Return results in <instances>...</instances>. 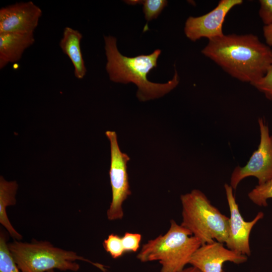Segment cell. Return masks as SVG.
Returning <instances> with one entry per match:
<instances>
[{
	"label": "cell",
	"instance_id": "cell-1",
	"mask_svg": "<svg viewBox=\"0 0 272 272\" xmlns=\"http://www.w3.org/2000/svg\"><path fill=\"white\" fill-rule=\"evenodd\" d=\"M201 53L233 77L251 84L265 75L272 61V49L251 34L209 40Z\"/></svg>",
	"mask_w": 272,
	"mask_h": 272
},
{
	"label": "cell",
	"instance_id": "cell-2",
	"mask_svg": "<svg viewBox=\"0 0 272 272\" xmlns=\"http://www.w3.org/2000/svg\"><path fill=\"white\" fill-rule=\"evenodd\" d=\"M104 39L107 59L106 70L110 80L115 83L135 84L138 88L137 96L139 100L146 101L161 97L178 84L176 70L172 80L166 83H153L148 79L149 73L157 66L160 49H156L149 55L127 57L118 50L116 38L104 36Z\"/></svg>",
	"mask_w": 272,
	"mask_h": 272
},
{
	"label": "cell",
	"instance_id": "cell-3",
	"mask_svg": "<svg viewBox=\"0 0 272 272\" xmlns=\"http://www.w3.org/2000/svg\"><path fill=\"white\" fill-rule=\"evenodd\" d=\"M201 245L188 229L171 220L167 232L148 241L137 258L142 262L158 261L161 265L160 272H179L189 264Z\"/></svg>",
	"mask_w": 272,
	"mask_h": 272
},
{
	"label": "cell",
	"instance_id": "cell-4",
	"mask_svg": "<svg viewBox=\"0 0 272 272\" xmlns=\"http://www.w3.org/2000/svg\"><path fill=\"white\" fill-rule=\"evenodd\" d=\"M182 221L181 225L198 238L201 244L217 241L226 243L229 218L214 206L198 189L180 196Z\"/></svg>",
	"mask_w": 272,
	"mask_h": 272
},
{
	"label": "cell",
	"instance_id": "cell-5",
	"mask_svg": "<svg viewBox=\"0 0 272 272\" xmlns=\"http://www.w3.org/2000/svg\"><path fill=\"white\" fill-rule=\"evenodd\" d=\"M8 247L21 272H47L55 269L77 271L80 269L77 260L101 267L74 251L55 247L46 241L33 240L28 243L14 240L8 243Z\"/></svg>",
	"mask_w": 272,
	"mask_h": 272
},
{
	"label": "cell",
	"instance_id": "cell-6",
	"mask_svg": "<svg viewBox=\"0 0 272 272\" xmlns=\"http://www.w3.org/2000/svg\"><path fill=\"white\" fill-rule=\"evenodd\" d=\"M105 134L110 145L111 159L109 173L112 193L111 201L107 211V217L110 221H114L123 217L122 205L131 194L127 167L130 158L121 151L116 132L107 130Z\"/></svg>",
	"mask_w": 272,
	"mask_h": 272
},
{
	"label": "cell",
	"instance_id": "cell-7",
	"mask_svg": "<svg viewBox=\"0 0 272 272\" xmlns=\"http://www.w3.org/2000/svg\"><path fill=\"white\" fill-rule=\"evenodd\" d=\"M258 122L260 130L259 146L245 166H237L234 169L230 184L233 190H236L239 183L247 177H256L258 185L272 178V135L262 118H258Z\"/></svg>",
	"mask_w": 272,
	"mask_h": 272
},
{
	"label": "cell",
	"instance_id": "cell-8",
	"mask_svg": "<svg viewBox=\"0 0 272 272\" xmlns=\"http://www.w3.org/2000/svg\"><path fill=\"white\" fill-rule=\"evenodd\" d=\"M242 0H221L215 9L199 17H189L184 26L186 36L192 41L206 37L211 40L224 35L223 24L231 9Z\"/></svg>",
	"mask_w": 272,
	"mask_h": 272
},
{
	"label": "cell",
	"instance_id": "cell-9",
	"mask_svg": "<svg viewBox=\"0 0 272 272\" xmlns=\"http://www.w3.org/2000/svg\"><path fill=\"white\" fill-rule=\"evenodd\" d=\"M228 203L229 217V236L226 243L228 248L239 254L249 256L251 253L249 237L251 231L256 223L263 217L262 212L257 214L254 219L249 222L244 220L233 194V189L229 184L224 185Z\"/></svg>",
	"mask_w": 272,
	"mask_h": 272
},
{
	"label": "cell",
	"instance_id": "cell-10",
	"mask_svg": "<svg viewBox=\"0 0 272 272\" xmlns=\"http://www.w3.org/2000/svg\"><path fill=\"white\" fill-rule=\"evenodd\" d=\"M32 1L16 3L0 9V33H34L42 16Z\"/></svg>",
	"mask_w": 272,
	"mask_h": 272
},
{
	"label": "cell",
	"instance_id": "cell-11",
	"mask_svg": "<svg viewBox=\"0 0 272 272\" xmlns=\"http://www.w3.org/2000/svg\"><path fill=\"white\" fill-rule=\"evenodd\" d=\"M247 260L246 255L227 248L223 243L215 241L201 245L193 253L189 264L201 272H223L225 262L240 264Z\"/></svg>",
	"mask_w": 272,
	"mask_h": 272
},
{
	"label": "cell",
	"instance_id": "cell-12",
	"mask_svg": "<svg viewBox=\"0 0 272 272\" xmlns=\"http://www.w3.org/2000/svg\"><path fill=\"white\" fill-rule=\"evenodd\" d=\"M34 42V33H0V69L19 61Z\"/></svg>",
	"mask_w": 272,
	"mask_h": 272
},
{
	"label": "cell",
	"instance_id": "cell-13",
	"mask_svg": "<svg viewBox=\"0 0 272 272\" xmlns=\"http://www.w3.org/2000/svg\"><path fill=\"white\" fill-rule=\"evenodd\" d=\"M82 33L70 27L64 28L59 45L62 51L71 60L74 68V75L78 79H83L87 73L81 49Z\"/></svg>",
	"mask_w": 272,
	"mask_h": 272
},
{
	"label": "cell",
	"instance_id": "cell-14",
	"mask_svg": "<svg viewBox=\"0 0 272 272\" xmlns=\"http://www.w3.org/2000/svg\"><path fill=\"white\" fill-rule=\"evenodd\" d=\"M18 185L16 181H8L0 177V223L14 239L21 240L23 237L12 226L8 218L7 208L15 206Z\"/></svg>",
	"mask_w": 272,
	"mask_h": 272
},
{
	"label": "cell",
	"instance_id": "cell-15",
	"mask_svg": "<svg viewBox=\"0 0 272 272\" xmlns=\"http://www.w3.org/2000/svg\"><path fill=\"white\" fill-rule=\"evenodd\" d=\"M0 272H21L9 250L7 235L2 231L0 233Z\"/></svg>",
	"mask_w": 272,
	"mask_h": 272
},
{
	"label": "cell",
	"instance_id": "cell-16",
	"mask_svg": "<svg viewBox=\"0 0 272 272\" xmlns=\"http://www.w3.org/2000/svg\"><path fill=\"white\" fill-rule=\"evenodd\" d=\"M125 2L130 5L143 4V12L148 22L154 19H156L168 4V2L165 0L127 1Z\"/></svg>",
	"mask_w": 272,
	"mask_h": 272
},
{
	"label": "cell",
	"instance_id": "cell-17",
	"mask_svg": "<svg viewBox=\"0 0 272 272\" xmlns=\"http://www.w3.org/2000/svg\"><path fill=\"white\" fill-rule=\"evenodd\" d=\"M248 196L255 205L266 206L267 200L272 198V178L263 184H258L248 193Z\"/></svg>",
	"mask_w": 272,
	"mask_h": 272
},
{
	"label": "cell",
	"instance_id": "cell-18",
	"mask_svg": "<svg viewBox=\"0 0 272 272\" xmlns=\"http://www.w3.org/2000/svg\"><path fill=\"white\" fill-rule=\"evenodd\" d=\"M103 246L105 251L114 259L120 257L125 252L121 237L117 234H109L107 238L104 240Z\"/></svg>",
	"mask_w": 272,
	"mask_h": 272
},
{
	"label": "cell",
	"instance_id": "cell-19",
	"mask_svg": "<svg viewBox=\"0 0 272 272\" xmlns=\"http://www.w3.org/2000/svg\"><path fill=\"white\" fill-rule=\"evenodd\" d=\"M251 85L272 100V61L265 75Z\"/></svg>",
	"mask_w": 272,
	"mask_h": 272
},
{
	"label": "cell",
	"instance_id": "cell-20",
	"mask_svg": "<svg viewBox=\"0 0 272 272\" xmlns=\"http://www.w3.org/2000/svg\"><path fill=\"white\" fill-rule=\"evenodd\" d=\"M121 239L125 252H137L139 250L142 239L140 234L126 232Z\"/></svg>",
	"mask_w": 272,
	"mask_h": 272
},
{
	"label": "cell",
	"instance_id": "cell-21",
	"mask_svg": "<svg viewBox=\"0 0 272 272\" xmlns=\"http://www.w3.org/2000/svg\"><path fill=\"white\" fill-rule=\"evenodd\" d=\"M259 15L264 26L272 25V0H260Z\"/></svg>",
	"mask_w": 272,
	"mask_h": 272
},
{
	"label": "cell",
	"instance_id": "cell-22",
	"mask_svg": "<svg viewBox=\"0 0 272 272\" xmlns=\"http://www.w3.org/2000/svg\"><path fill=\"white\" fill-rule=\"evenodd\" d=\"M263 32L266 43L268 46H272V25L264 26Z\"/></svg>",
	"mask_w": 272,
	"mask_h": 272
},
{
	"label": "cell",
	"instance_id": "cell-23",
	"mask_svg": "<svg viewBox=\"0 0 272 272\" xmlns=\"http://www.w3.org/2000/svg\"><path fill=\"white\" fill-rule=\"evenodd\" d=\"M179 272H201L199 269L192 266H189L187 267H185L182 270Z\"/></svg>",
	"mask_w": 272,
	"mask_h": 272
},
{
	"label": "cell",
	"instance_id": "cell-24",
	"mask_svg": "<svg viewBox=\"0 0 272 272\" xmlns=\"http://www.w3.org/2000/svg\"><path fill=\"white\" fill-rule=\"evenodd\" d=\"M47 272H54V270H51L48 271Z\"/></svg>",
	"mask_w": 272,
	"mask_h": 272
}]
</instances>
